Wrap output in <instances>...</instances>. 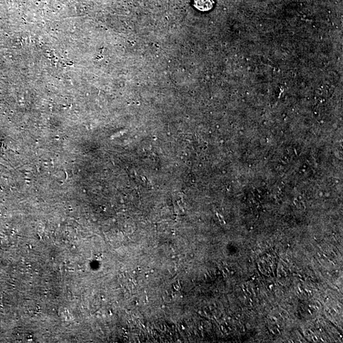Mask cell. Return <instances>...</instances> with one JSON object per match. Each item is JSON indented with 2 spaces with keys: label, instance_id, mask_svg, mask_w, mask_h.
I'll list each match as a JSON object with an SVG mask.
<instances>
[{
  "label": "cell",
  "instance_id": "1",
  "mask_svg": "<svg viewBox=\"0 0 343 343\" xmlns=\"http://www.w3.org/2000/svg\"><path fill=\"white\" fill-rule=\"evenodd\" d=\"M214 5V0H194V6L200 11H209L212 9Z\"/></svg>",
  "mask_w": 343,
  "mask_h": 343
}]
</instances>
